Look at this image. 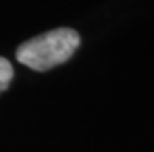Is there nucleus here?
I'll use <instances>...</instances> for the list:
<instances>
[{
	"mask_svg": "<svg viewBox=\"0 0 154 152\" xmlns=\"http://www.w3.org/2000/svg\"><path fill=\"white\" fill-rule=\"evenodd\" d=\"M79 34L72 28H56L23 42L16 58L36 71H47L69 61L79 47Z\"/></svg>",
	"mask_w": 154,
	"mask_h": 152,
	"instance_id": "nucleus-1",
	"label": "nucleus"
},
{
	"mask_svg": "<svg viewBox=\"0 0 154 152\" xmlns=\"http://www.w3.org/2000/svg\"><path fill=\"white\" fill-rule=\"evenodd\" d=\"M13 76H14V70L11 62L5 58H0V93L8 88V85L13 81Z\"/></svg>",
	"mask_w": 154,
	"mask_h": 152,
	"instance_id": "nucleus-2",
	"label": "nucleus"
}]
</instances>
